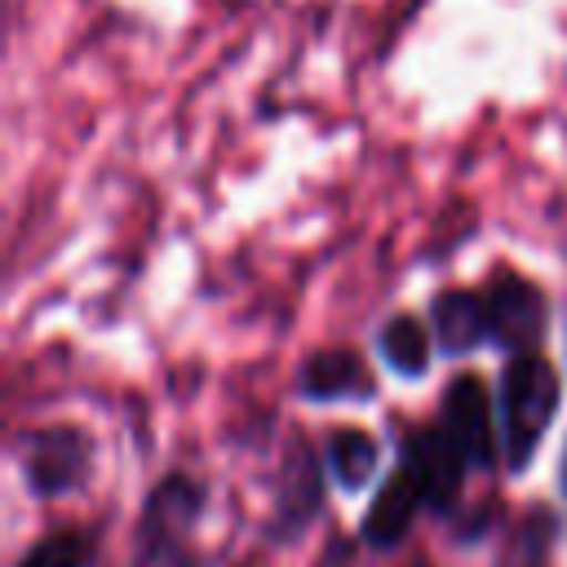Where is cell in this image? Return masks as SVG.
Returning a JSON list of instances; mask_svg holds the SVG:
<instances>
[{"mask_svg": "<svg viewBox=\"0 0 567 567\" xmlns=\"http://www.w3.org/2000/svg\"><path fill=\"white\" fill-rule=\"evenodd\" d=\"M554 412H558V372L532 350L514 354L501 372V456L514 474L527 470V461L536 456Z\"/></svg>", "mask_w": 567, "mask_h": 567, "instance_id": "cell-1", "label": "cell"}, {"mask_svg": "<svg viewBox=\"0 0 567 567\" xmlns=\"http://www.w3.org/2000/svg\"><path fill=\"white\" fill-rule=\"evenodd\" d=\"M89 434L75 425H49L22 439V478L35 496H58L71 492L89 478Z\"/></svg>", "mask_w": 567, "mask_h": 567, "instance_id": "cell-2", "label": "cell"}, {"mask_svg": "<svg viewBox=\"0 0 567 567\" xmlns=\"http://www.w3.org/2000/svg\"><path fill=\"white\" fill-rule=\"evenodd\" d=\"M439 430L452 439V447L465 456L470 470L496 465V425H492V394L478 377H456L443 390Z\"/></svg>", "mask_w": 567, "mask_h": 567, "instance_id": "cell-3", "label": "cell"}, {"mask_svg": "<svg viewBox=\"0 0 567 567\" xmlns=\"http://www.w3.org/2000/svg\"><path fill=\"white\" fill-rule=\"evenodd\" d=\"M403 465L412 470V478H416V487H421V496H425V509H434V514H447V509L456 505L461 483H465V470H470L465 456L452 447V439H447L439 425L408 439Z\"/></svg>", "mask_w": 567, "mask_h": 567, "instance_id": "cell-4", "label": "cell"}, {"mask_svg": "<svg viewBox=\"0 0 567 567\" xmlns=\"http://www.w3.org/2000/svg\"><path fill=\"white\" fill-rule=\"evenodd\" d=\"M487 319H492V337L501 346H509L514 354L532 350V341L540 337L545 328V297L536 292V284L501 270L492 275V288H487Z\"/></svg>", "mask_w": 567, "mask_h": 567, "instance_id": "cell-5", "label": "cell"}, {"mask_svg": "<svg viewBox=\"0 0 567 567\" xmlns=\"http://www.w3.org/2000/svg\"><path fill=\"white\" fill-rule=\"evenodd\" d=\"M421 505H425V496H421L412 470L399 461V470H394L390 483L372 496V505H368V514H363V540H368L372 549H394V545L408 536V527H412V518L421 514Z\"/></svg>", "mask_w": 567, "mask_h": 567, "instance_id": "cell-6", "label": "cell"}, {"mask_svg": "<svg viewBox=\"0 0 567 567\" xmlns=\"http://www.w3.org/2000/svg\"><path fill=\"white\" fill-rule=\"evenodd\" d=\"M434 332H439V346L447 354H465V350L483 346L492 337L487 301L474 297V292H443V297H434Z\"/></svg>", "mask_w": 567, "mask_h": 567, "instance_id": "cell-7", "label": "cell"}, {"mask_svg": "<svg viewBox=\"0 0 567 567\" xmlns=\"http://www.w3.org/2000/svg\"><path fill=\"white\" fill-rule=\"evenodd\" d=\"M301 394L306 399H363L372 394V377L359 354L350 350H323L301 368Z\"/></svg>", "mask_w": 567, "mask_h": 567, "instance_id": "cell-8", "label": "cell"}, {"mask_svg": "<svg viewBox=\"0 0 567 567\" xmlns=\"http://www.w3.org/2000/svg\"><path fill=\"white\" fill-rule=\"evenodd\" d=\"M319 501H323L319 465H315V456H310L306 447H297V452H292V461H288V470H284V496H279V532L297 536V532L310 523V514L319 509Z\"/></svg>", "mask_w": 567, "mask_h": 567, "instance_id": "cell-9", "label": "cell"}, {"mask_svg": "<svg viewBox=\"0 0 567 567\" xmlns=\"http://www.w3.org/2000/svg\"><path fill=\"white\" fill-rule=\"evenodd\" d=\"M381 465V447L368 430H332L328 434V470L341 487H363Z\"/></svg>", "mask_w": 567, "mask_h": 567, "instance_id": "cell-10", "label": "cell"}, {"mask_svg": "<svg viewBox=\"0 0 567 567\" xmlns=\"http://www.w3.org/2000/svg\"><path fill=\"white\" fill-rule=\"evenodd\" d=\"M381 354L394 372L403 377H421L425 363H430V337L425 328L412 319V315H394L385 328H381Z\"/></svg>", "mask_w": 567, "mask_h": 567, "instance_id": "cell-11", "label": "cell"}, {"mask_svg": "<svg viewBox=\"0 0 567 567\" xmlns=\"http://www.w3.org/2000/svg\"><path fill=\"white\" fill-rule=\"evenodd\" d=\"M13 567H93V536L89 532H75V527L49 532Z\"/></svg>", "mask_w": 567, "mask_h": 567, "instance_id": "cell-12", "label": "cell"}, {"mask_svg": "<svg viewBox=\"0 0 567 567\" xmlns=\"http://www.w3.org/2000/svg\"><path fill=\"white\" fill-rule=\"evenodd\" d=\"M563 492H567V461H563Z\"/></svg>", "mask_w": 567, "mask_h": 567, "instance_id": "cell-13", "label": "cell"}, {"mask_svg": "<svg viewBox=\"0 0 567 567\" xmlns=\"http://www.w3.org/2000/svg\"><path fill=\"white\" fill-rule=\"evenodd\" d=\"M412 567H430V563H412Z\"/></svg>", "mask_w": 567, "mask_h": 567, "instance_id": "cell-14", "label": "cell"}]
</instances>
